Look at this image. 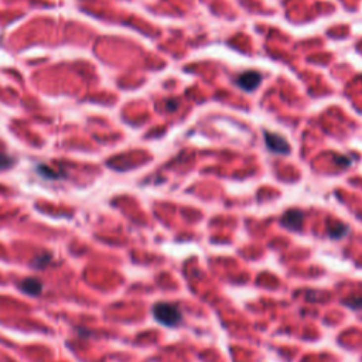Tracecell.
Wrapping results in <instances>:
<instances>
[{
    "mask_svg": "<svg viewBox=\"0 0 362 362\" xmlns=\"http://www.w3.org/2000/svg\"><path fill=\"white\" fill-rule=\"evenodd\" d=\"M304 221V215L299 210H289L283 214L280 224L290 231H300Z\"/></svg>",
    "mask_w": 362,
    "mask_h": 362,
    "instance_id": "obj_4",
    "label": "cell"
},
{
    "mask_svg": "<svg viewBox=\"0 0 362 362\" xmlns=\"http://www.w3.org/2000/svg\"><path fill=\"white\" fill-rule=\"evenodd\" d=\"M236 85L246 92L255 90L262 82V75L258 71H246L236 78Z\"/></svg>",
    "mask_w": 362,
    "mask_h": 362,
    "instance_id": "obj_3",
    "label": "cell"
},
{
    "mask_svg": "<svg viewBox=\"0 0 362 362\" xmlns=\"http://www.w3.org/2000/svg\"><path fill=\"white\" fill-rule=\"evenodd\" d=\"M50 255H45V253H43L41 256H39V258H36V261H34V266L36 268H39V269H41V268H44L48 262H50Z\"/></svg>",
    "mask_w": 362,
    "mask_h": 362,
    "instance_id": "obj_9",
    "label": "cell"
},
{
    "mask_svg": "<svg viewBox=\"0 0 362 362\" xmlns=\"http://www.w3.org/2000/svg\"><path fill=\"white\" fill-rule=\"evenodd\" d=\"M37 173L40 174L41 177H45V179H48V180H57V179H60V173L57 170H52L51 167L48 166H45V164H41L37 167Z\"/></svg>",
    "mask_w": 362,
    "mask_h": 362,
    "instance_id": "obj_7",
    "label": "cell"
},
{
    "mask_svg": "<svg viewBox=\"0 0 362 362\" xmlns=\"http://www.w3.org/2000/svg\"><path fill=\"white\" fill-rule=\"evenodd\" d=\"M21 290L24 293H27V294H30V296H37V294H40L41 290H43V284L39 279H36V277H27V279H24L20 284Z\"/></svg>",
    "mask_w": 362,
    "mask_h": 362,
    "instance_id": "obj_5",
    "label": "cell"
},
{
    "mask_svg": "<svg viewBox=\"0 0 362 362\" xmlns=\"http://www.w3.org/2000/svg\"><path fill=\"white\" fill-rule=\"evenodd\" d=\"M11 166V159L6 154H0V170L9 169Z\"/></svg>",
    "mask_w": 362,
    "mask_h": 362,
    "instance_id": "obj_10",
    "label": "cell"
},
{
    "mask_svg": "<svg viewBox=\"0 0 362 362\" xmlns=\"http://www.w3.org/2000/svg\"><path fill=\"white\" fill-rule=\"evenodd\" d=\"M327 231H328V235L334 239H341L342 236H345L348 233V226L344 225L342 222L331 221L327 224Z\"/></svg>",
    "mask_w": 362,
    "mask_h": 362,
    "instance_id": "obj_6",
    "label": "cell"
},
{
    "mask_svg": "<svg viewBox=\"0 0 362 362\" xmlns=\"http://www.w3.org/2000/svg\"><path fill=\"white\" fill-rule=\"evenodd\" d=\"M263 137H265V143H266L268 149L273 151V153L287 154L290 151V146L287 144V141L284 140L280 135H276V133H272V132H265Z\"/></svg>",
    "mask_w": 362,
    "mask_h": 362,
    "instance_id": "obj_2",
    "label": "cell"
},
{
    "mask_svg": "<svg viewBox=\"0 0 362 362\" xmlns=\"http://www.w3.org/2000/svg\"><path fill=\"white\" fill-rule=\"evenodd\" d=\"M344 303L351 307L354 310H362V296H354V297H350L347 300H344Z\"/></svg>",
    "mask_w": 362,
    "mask_h": 362,
    "instance_id": "obj_8",
    "label": "cell"
},
{
    "mask_svg": "<svg viewBox=\"0 0 362 362\" xmlns=\"http://www.w3.org/2000/svg\"><path fill=\"white\" fill-rule=\"evenodd\" d=\"M335 161H337V164H338V166H342V167H344V166H347V167H348V166H351V161L348 160L347 157L335 156Z\"/></svg>",
    "mask_w": 362,
    "mask_h": 362,
    "instance_id": "obj_11",
    "label": "cell"
},
{
    "mask_svg": "<svg viewBox=\"0 0 362 362\" xmlns=\"http://www.w3.org/2000/svg\"><path fill=\"white\" fill-rule=\"evenodd\" d=\"M177 106H179V102L177 101H167L166 102V108H167V111H176L177 109Z\"/></svg>",
    "mask_w": 362,
    "mask_h": 362,
    "instance_id": "obj_12",
    "label": "cell"
},
{
    "mask_svg": "<svg viewBox=\"0 0 362 362\" xmlns=\"http://www.w3.org/2000/svg\"><path fill=\"white\" fill-rule=\"evenodd\" d=\"M153 317L166 327H177L182 322V312L177 304L157 303L153 306Z\"/></svg>",
    "mask_w": 362,
    "mask_h": 362,
    "instance_id": "obj_1",
    "label": "cell"
}]
</instances>
